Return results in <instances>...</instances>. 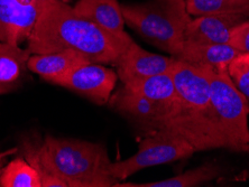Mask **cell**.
I'll list each match as a JSON object with an SVG mask.
<instances>
[{
  "mask_svg": "<svg viewBox=\"0 0 249 187\" xmlns=\"http://www.w3.org/2000/svg\"><path fill=\"white\" fill-rule=\"evenodd\" d=\"M134 40L128 34L115 35L58 0H38V17L27 39L32 54L70 50L83 54L91 63L116 65Z\"/></svg>",
  "mask_w": 249,
  "mask_h": 187,
  "instance_id": "obj_1",
  "label": "cell"
},
{
  "mask_svg": "<svg viewBox=\"0 0 249 187\" xmlns=\"http://www.w3.org/2000/svg\"><path fill=\"white\" fill-rule=\"evenodd\" d=\"M171 74L175 86L174 102L154 130L180 136L196 152L226 148L212 113L206 67L175 60Z\"/></svg>",
  "mask_w": 249,
  "mask_h": 187,
  "instance_id": "obj_2",
  "label": "cell"
},
{
  "mask_svg": "<svg viewBox=\"0 0 249 187\" xmlns=\"http://www.w3.org/2000/svg\"><path fill=\"white\" fill-rule=\"evenodd\" d=\"M42 142L67 187H110L119 183L109 174L111 160L102 144L49 135Z\"/></svg>",
  "mask_w": 249,
  "mask_h": 187,
  "instance_id": "obj_3",
  "label": "cell"
},
{
  "mask_svg": "<svg viewBox=\"0 0 249 187\" xmlns=\"http://www.w3.org/2000/svg\"><path fill=\"white\" fill-rule=\"evenodd\" d=\"M124 24L157 49L175 57L184 45L191 21L185 0H147L122 5Z\"/></svg>",
  "mask_w": 249,
  "mask_h": 187,
  "instance_id": "obj_4",
  "label": "cell"
},
{
  "mask_svg": "<svg viewBox=\"0 0 249 187\" xmlns=\"http://www.w3.org/2000/svg\"><path fill=\"white\" fill-rule=\"evenodd\" d=\"M210 81V102L215 123L226 149L237 153L249 152V104L237 89L226 69L206 67Z\"/></svg>",
  "mask_w": 249,
  "mask_h": 187,
  "instance_id": "obj_5",
  "label": "cell"
},
{
  "mask_svg": "<svg viewBox=\"0 0 249 187\" xmlns=\"http://www.w3.org/2000/svg\"><path fill=\"white\" fill-rule=\"evenodd\" d=\"M196 150L185 139L165 130H154L139 142L138 150L129 158L116 161L109 166V174L118 182L124 181L137 171L157 165L190 158Z\"/></svg>",
  "mask_w": 249,
  "mask_h": 187,
  "instance_id": "obj_6",
  "label": "cell"
},
{
  "mask_svg": "<svg viewBox=\"0 0 249 187\" xmlns=\"http://www.w3.org/2000/svg\"><path fill=\"white\" fill-rule=\"evenodd\" d=\"M117 81L118 74L113 69L100 63H87L75 68L55 84L104 105L110 100Z\"/></svg>",
  "mask_w": 249,
  "mask_h": 187,
  "instance_id": "obj_7",
  "label": "cell"
},
{
  "mask_svg": "<svg viewBox=\"0 0 249 187\" xmlns=\"http://www.w3.org/2000/svg\"><path fill=\"white\" fill-rule=\"evenodd\" d=\"M175 58L148 52L133 42L116 63L117 74L123 84L172 71Z\"/></svg>",
  "mask_w": 249,
  "mask_h": 187,
  "instance_id": "obj_8",
  "label": "cell"
},
{
  "mask_svg": "<svg viewBox=\"0 0 249 187\" xmlns=\"http://www.w3.org/2000/svg\"><path fill=\"white\" fill-rule=\"evenodd\" d=\"M38 17V0H0V42L19 46L29 37Z\"/></svg>",
  "mask_w": 249,
  "mask_h": 187,
  "instance_id": "obj_9",
  "label": "cell"
},
{
  "mask_svg": "<svg viewBox=\"0 0 249 187\" xmlns=\"http://www.w3.org/2000/svg\"><path fill=\"white\" fill-rule=\"evenodd\" d=\"M108 103L117 111L129 117L135 122L152 130L165 118L172 105L149 100L142 95L129 92L124 87L111 95Z\"/></svg>",
  "mask_w": 249,
  "mask_h": 187,
  "instance_id": "obj_10",
  "label": "cell"
},
{
  "mask_svg": "<svg viewBox=\"0 0 249 187\" xmlns=\"http://www.w3.org/2000/svg\"><path fill=\"white\" fill-rule=\"evenodd\" d=\"M248 18L232 15L199 16L186 26L184 42L196 44H229L232 29Z\"/></svg>",
  "mask_w": 249,
  "mask_h": 187,
  "instance_id": "obj_11",
  "label": "cell"
},
{
  "mask_svg": "<svg viewBox=\"0 0 249 187\" xmlns=\"http://www.w3.org/2000/svg\"><path fill=\"white\" fill-rule=\"evenodd\" d=\"M87 63L91 62L83 54L65 50L47 54H32L27 68L47 82L55 84L75 68Z\"/></svg>",
  "mask_w": 249,
  "mask_h": 187,
  "instance_id": "obj_12",
  "label": "cell"
},
{
  "mask_svg": "<svg viewBox=\"0 0 249 187\" xmlns=\"http://www.w3.org/2000/svg\"><path fill=\"white\" fill-rule=\"evenodd\" d=\"M239 51L230 44H196L184 42L183 49L174 58L194 65L226 69L235 60Z\"/></svg>",
  "mask_w": 249,
  "mask_h": 187,
  "instance_id": "obj_13",
  "label": "cell"
},
{
  "mask_svg": "<svg viewBox=\"0 0 249 187\" xmlns=\"http://www.w3.org/2000/svg\"><path fill=\"white\" fill-rule=\"evenodd\" d=\"M73 8L82 17L115 35H124V19L118 0H79Z\"/></svg>",
  "mask_w": 249,
  "mask_h": 187,
  "instance_id": "obj_14",
  "label": "cell"
},
{
  "mask_svg": "<svg viewBox=\"0 0 249 187\" xmlns=\"http://www.w3.org/2000/svg\"><path fill=\"white\" fill-rule=\"evenodd\" d=\"M32 53L18 45L0 42V94L16 89L23 79Z\"/></svg>",
  "mask_w": 249,
  "mask_h": 187,
  "instance_id": "obj_15",
  "label": "cell"
},
{
  "mask_svg": "<svg viewBox=\"0 0 249 187\" xmlns=\"http://www.w3.org/2000/svg\"><path fill=\"white\" fill-rule=\"evenodd\" d=\"M124 89L149 100L172 104L175 99V86L171 72L123 84Z\"/></svg>",
  "mask_w": 249,
  "mask_h": 187,
  "instance_id": "obj_16",
  "label": "cell"
},
{
  "mask_svg": "<svg viewBox=\"0 0 249 187\" xmlns=\"http://www.w3.org/2000/svg\"><path fill=\"white\" fill-rule=\"evenodd\" d=\"M221 175V170L214 165H203L191 170H186L180 175L163 179L159 182L142 183H117L115 187H194L200 186L204 183L211 182Z\"/></svg>",
  "mask_w": 249,
  "mask_h": 187,
  "instance_id": "obj_17",
  "label": "cell"
},
{
  "mask_svg": "<svg viewBox=\"0 0 249 187\" xmlns=\"http://www.w3.org/2000/svg\"><path fill=\"white\" fill-rule=\"evenodd\" d=\"M23 150L25 159L38 173L42 187H67V184L58 177L54 170L43 142L38 144L34 140H25L23 142Z\"/></svg>",
  "mask_w": 249,
  "mask_h": 187,
  "instance_id": "obj_18",
  "label": "cell"
},
{
  "mask_svg": "<svg viewBox=\"0 0 249 187\" xmlns=\"http://www.w3.org/2000/svg\"><path fill=\"white\" fill-rule=\"evenodd\" d=\"M192 16L232 15L249 18V0H185Z\"/></svg>",
  "mask_w": 249,
  "mask_h": 187,
  "instance_id": "obj_19",
  "label": "cell"
},
{
  "mask_svg": "<svg viewBox=\"0 0 249 187\" xmlns=\"http://www.w3.org/2000/svg\"><path fill=\"white\" fill-rule=\"evenodd\" d=\"M0 187H42L35 168L23 157H17L0 173Z\"/></svg>",
  "mask_w": 249,
  "mask_h": 187,
  "instance_id": "obj_20",
  "label": "cell"
},
{
  "mask_svg": "<svg viewBox=\"0 0 249 187\" xmlns=\"http://www.w3.org/2000/svg\"><path fill=\"white\" fill-rule=\"evenodd\" d=\"M230 79L249 101V53H241L227 68Z\"/></svg>",
  "mask_w": 249,
  "mask_h": 187,
  "instance_id": "obj_21",
  "label": "cell"
},
{
  "mask_svg": "<svg viewBox=\"0 0 249 187\" xmlns=\"http://www.w3.org/2000/svg\"><path fill=\"white\" fill-rule=\"evenodd\" d=\"M229 44L240 53H249V20L246 19L232 29Z\"/></svg>",
  "mask_w": 249,
  "mask_h": 187,
  "instance_id": "obj_22",
  "label": "cell"
},
{
  "mask_svg": "<svg viewBox=\"0 0 249 187\" xmlns=\"http://www.w3.org/2000/svg\"><path fill=\"white\" fill-rule=\"evenodd\" d=\"M18 150H19V148L14 147V148L3 150V152H0V173H1L3 167H5V164L7 159H8V157L15 155V153H18Z\"/></svg>",
  "mask_w": 249,
  "mask_h": 187,
  "instance_id": "obj_23",
  "label": "cell"
},
{
  "mask_svg": "<svg viewBox=\"0 0 249 187\" xmlns=\"http://www.w3.org/2000/svg\"><path fill=\"white\" fill-rule=\"evenodd\" d=\"M19 1L23 3H33V2L37 1V0H19Z\"/></svg>",
  "mask_w": 249,
  "mask_h": 187,
  "instance_id": "obj_24",
  "label": "cell"
},
{
  "mask_svg": "<svg viewBox=\"0 0 249 187\" xmlns=\"http://www.w3.org/2000/svg\"><path fill=\"white\" fill-rule=\"evenodd\" d=\"M58 1H62V2H65V3H70L72 1V0H58Z\"/></svg>",
  "mask_w": 249,
  "mask_h": 187,
  "instance_id": "obj_25",
  "label": "cell"
}]
</instances>
